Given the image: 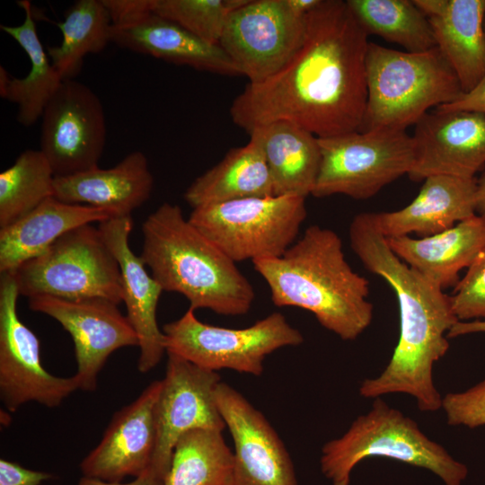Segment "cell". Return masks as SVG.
Instances as JSON below:
<instances>
[{"instance_id":"cell-1","label":"cell","mask_w":485,"mask_h":485,"mask_svg":"<svg viewBox=\"0 0 485 485\" xmlns=\"http://www.w3.org/2000/svg\"><path fill=\"white\" fill-rule=\"evenodd\" d=\"M368 44L346 1L322 0L307 15L305 37L294 57L235 97L233 122L248 132L288 121L317 137L358 130L367 101Z\"/></svg>"},{"instance_id":"cell-2","label":"cell","mask_w":485,"mask_h":485,"mask_svg":"<svg viewBox=\"0 0 485 485\" xmlns=\"http://www.w3.org/2000/svg\"><path fill=\"white\" fill-rule=\"evenodd\" d=\"M348 237L363 266L392 287L400 310V336L392 356L378 376L361 383L360 395L375 399L405 393L415 399L419 410H438L443 397L434 384L433 367L446 354L447 333L458 322L451 295L391 250L375 212L357 214Z\"/></svg>"},{"instance_id":"cell-3","label":"cell","mask_w":485,"mask_h":485,"mask_svg":"<svg viewBox=\"0 0 485 485\" xmlns=\"http://www.w3.org/2000/svg\"><path fill=\"white\" fill-rule=\"evenodd\" d=\"M252 263L276 306L307 310L344 340L357 339L370 325L369 282L349 266L334 231L311 225L280 257Z\"/></svg>"},{"instance_id":"cell-4","label":"cell","mask_w":485,"mask_h":485,"mask_svg":"<svg viewBox=\"0 0 485 485\" xmlns=\"http://www.w3.org/2000/svg\"><path fill=\"white\" fill-rule=\"evenodd\" d=\"M140 255L163 291L184 295L190 308L246 314L255 293L232 259L185 219L181 207L162 204L142 225Z\"/></svg>"},{"instance_id":"cell-5","label":"cell","mask_w":485,"mask_h":485,"mask_svg":"<svg viewBox=\"0 0 485 485\" xmlns=\"http://www.w3.org/2000/svg\"><path fill=\"white\" fill-rule=\"evenodd\" d=\"M367 101L358 131L406 130L430 108L451 103L463 91L437 47L408 52L369 42Z\"/></svg>"},{"instance_id":"cell-6","label":"cell","mask_w":485,"mask_h":485,"mask_svg":"<svg viewBox=\"0 0 485 485\" xmlns=\"http://www.w3.org/2000/svg\"><path fill=\"white\" fill-rule=\"evenodd\" d=\"M370 456L427 469L438 476L444 485H462L468 475L465 464L426 436L411 418L380 397L341 436L322 446L321 470L328 479L338 481L349 478L353 468Z\"/></svg>"},{"instance_id":"cell-7","label":"cell","mask_w":485,"mask_h":485,"mask_svg":"<svg viewBox=\"0 0 485 485\" xmlns=\"http://www.w3.org/2000/svg\"><path fill=\"white\" fill-rule=\"evenodd\" d=\"M11 272L19 294L28 298L103 297L118 304L123 302L119 265L98 227L91 224L66 233Z\"/></svg>"},{"instance_id":"cell-8","label":"cell","mask_w":485,"mask_h":485,"mask_svg":"<svg viewBox=\"0 0 485 485\" xmlns=\"http://www.w3.org/2000/svg\"><path fill=\"white\" fill-rule=\"evenodd\" d=\"M305 198L255 197L193 208L189 221L234 262L280 257L306 218Z\"/></svg>"},{"instance_id":"cell-9","label":"cell","mask_w":485,"mask_h":485,"mask_svg":"<svg viewBox=\"0 0 485 485\" xmlns=\"http://www.w3.org/2000/svg\"><path fill=\"white\" fill-rule=\"evenodd\" d=\"M163 332L167 354L207 370L231 369L255 376L263 373L269 354L304 341L303 334L278 312L251 326L230 329L204 323L189 308L181 318L163 325Z\"/></svg>"},{"instance_id":"cell-10","label":"cell","mask_w":485,"mask_h":485,"mask_svg":"<svg viewBox=\"0 0 485 485\" xmlns=\"http://www.w3.org/2000/svg\"><path fill=\"white\" fill-rule=\"evenodd\" d=\"M318 141L322 160L312 192L315 198L343 194L367 199L408 175L415 163L414 141L406 130H356Z\"/></svg>"},{"instance_id":"cell-11","label":"cell","mask_w":485,"mask_h":485,"mask_svg":"<svg viewBox=\"0 0 485 485\" xmlns=\"http://www.w3.org/2000/svg\"><path fill=\"white\" fill-rule=\"evenodd\" d=\"M307 16L287 0H247L228 16L219 46L250 84L278 72L302 46Z\"/></svg>"},{"instance_id":"cell-12","label":"cell","mask_w":485,"mask_h":485,"mask_svg":"<svg viewBox=\"0 0 485 485\" xmlns=\"http://www.w3.org/2000/svg\"><path fill=\"white\" fill-rule=\"evenodd\" d=\"M20 295L12 272L0 278V397L14 412L35 401L48 408L59 406L78 388L75 377H58L41 363L40 342L19 318Z\"/></svg>"},{"instance_id":"cell-13","label":"cell","mask_w":485,"mask_h":485,"mask_svg":"<svg viewBox=\"0 0 485 485\" xmlns=\"http://www.w3.org/2000/svg\"><path fill=\"white\" fill-rule=\"evenodd\" d=\"M106 134L105 113L99 97L81 82L63 80L41 116L40 150L55 176L98 167Z\"/></svg>"},{"instance_id":"cell-14","label":"cell","mask_w":485,"mask_h":485,"mask_svg":"<svg viewBox=\"0 0 485 485\" xmlns=\"http://www.w3.org/2000/svg\"><path fill=\"white\" fill-rule=\"evenodd\" d=\"M118 305L103 297L29 298L31 310L55 319L71 335L77 366L74 376L80 390L92 392L97 388L98 375L114 351L138 346L135 330Z\"/></svg>"},{"instance_id":"cell-15","label":"cell","mask_w":485,"mask_h":485,"mask_svg":"<svg viewBox=\"0 0 485 485\" xmlns=\"http://www.w3.org/2000/svg\"><path fill=\"white\" fill-rule=\"evenodd\" d=\"M167 356L154 409L156 442L150 464L165 477L181 436L195 428H225L215 397L220 375L176 355Z\"/></svg>"},{"instance_id":"cell-16","label":"cell","mask_w":485,"mask_h":485,"mask_svg":"<svg viewBox=\"0 0 485 485\" xmlns=\"http://www.w3.org/2000/svg\"><path fill=\"white\" fill-rule=\"evenodd\" d=\"M215 397L234 442L233 485H298L288 451L266 417L222 381Z\"/></svg>"},{"instance_id":"cell-17","label":"cell","mask_w":485,"mask_h":485,"mask_svg":"<svg viewBox=\"0 0 485 485\" xmlns=\"http://www.w3.org/2000/svg\"><path fill=\"white\" fill-rule=\"evenodd\" d=\"M413 181L434 174L475 178L485 168V113L428 111L415 125Z\"/></svg>"},{"instance_id":"cell-18","label":"cell","mask_w":485,"mask_h":485,"mask_svg":"<svg viewBox=\"0 0 485 485\" xmlns=\"http://www.w3.org/2000/svg\"><path fill=\"white\" fill-rule=\"evenodd\" d=\"M162 380L116 411L98 445L81 462L83 476L110 482L142 474L151 464L156 442L154 409Z\"/></svg>"},{"instance_id":"cell-19","label":"cell","mask_w":485,"mask_h":485,"mask_svg":"<svg viewBox=\"0 0 485 485\" xmlns=\"http://www.w3.org/2000/svg\"><path fill=\"white\" fill-rule=\"evenodd\" d=\"M132 227L133 220L128 216L110 217L100 223L98 229L119 265L126 316L138 339L137 369L146 374L155 367L166 353L164 335L156 318L158 301L163 290L147 273L141 257L130 249L128 237Z\"/></svg>"},{"instance_id":"cell-20","label":"cell","mask_w":485,"mask_h":485,"mask_svg":"<svg viewBox=\"0 0 485 485\" xmlns=\"http://www.w3.org/2000/svg\"><path fill=\"white\" fill-rule=\"evenodd\" d=\"M110 38L119 48L169 63L222 75H241L219 45L208 43L152 12L122 24H111Z\"/></svg>"},{"instance_id":"cell-21","label":"cell","mask_w":485,"mask_h":485,"mask_svg":"<svg viewBox=\"0 0 485 485\" xmlns=\"http://www.w3.org/2000/svg\"><path fill=\"white\" fill-rule=\"evenodd\" d=\"M476 178L430 175L403 208L375 212L378 227L386 238L411 233L423 237L437 234L476 215Z\"/></svg>"},{"instance_id":"cell-22","label":"cell","mask_w":485,"mask_h":485,"mask_svg":"<svg viewBox=\"0 0 485 485\" xmlns=\"http://www.w3.org/2000/svg\"><path fill=\"white\" fill-rule=\"evenodd\" d=\"M153 186L146 156L134 151L111 168L55 177L54 197L104 209L110 217L128 216L149 198Z\"/></svg>"},{"instance_id":"cell-23","label":"cell","mask_w":485,"mask_h":485,"mask_svg":"<svg viewBox=\"0 0 485 485\" xmlns=\"http://www.w3.org/2000/svg\"><path fill=\"white\" fill-rule=\"evenodd\" d=\"M427 15L436 47L463 93L485 75V0H414Z\"/></svg>"},{"instance_id":"cell-24","label":"cell","mask_w":485,"mask_h":485,"mask_svg":"<svg viewBox=\"0 0 485 485\" xmlns=\"http://www.w3.org/2000/svg\"><path fill=\"white\" fill-rule=\"evenodd\" d=\"M391 250L443 290L455 287L459 272L468 269L485 249V216L478 214L437 234L415 239L386 238Z\"/></svg>"},{"instance_id":"cell-25","label":"cell","mask_w":485,"mask_h":485,"mask_svg":"<svg viewBox=\"0 0 485 485\" xmlns=\"http://www.w3.org/2000/svg\"><path fill=\"white\" fill-rule=\"evenodd\" d=\"M110 217L104 209L50 197L31 212L0 228V272H11L40 255L66 233Z\"/></svg>"},{"instance_id":"cell-26","label":"cell","mask_w":485,"mask_h":485,"mask_svg":"<svg viewBox=\"0 0 485 485\" xmlns=\"http://www.w3.org/2000/svg\"><path fill=\"white\" fill-rule=\"evenodd\" d=\"M260 148L269 167L274 196L312 195L320 171L318 137L288 122L274 121L247 132Z\"/></svg>"},{"instance_id":"cell-27","label":"cell","mask_w":485,"mask_h":485,"mask_svg":"<svg viewBox=\"0 0 485 485\" xmlns=\"http://www.w3.org/2000/svg\"><path fill=\"white\" fill-rule=\"evenodd\" d=\"M17 4L24 12L23 22L14 26L1 24L0 28L24 50L31 67L26 76L16 78L0 66V96L17 105V121L30 127L41 118L63 79L38 36L31 3L20 0Z\"/></svg>"},{"instance_id":"cell-28","label":"cell","mask_w":485,"mask_h":485,"mask_svg":"<svg viewBox=\"0 0 485 485\" xmlns=\"http://www.w3.org/2000/svg\"><path fill=\"white\" fill-rule=\"evenodd\" d=\"M271 196L274 193L269 167L260 148L252 140L229 150L219 163L197 177L184 193L192 208Z\"/></svg>"},{"instance_id":"cell-29","label":"cell","mask_w":485,"mask_h":485,"mask_svg":"<svg viewBox=\"0 0 485 485\" xmlns=\"http://www.w3.org/2000/svg\"><path fill=\"white\" fill-rule=\"evenodd\" d=\"M222 433L195 428L181 436L163 485H233L234 454Z\"/></svg>"},{"instance_id":"cell-30","label":"cell","mask_w":485,"mask_h":485,"mask_svg":"<svg viewBox=\"0 0 485 485\" xmlns=\"http://www.w3.org/2000/svg\"><path fill=\"white\" fill-rule=\"evenodd\" d=\"M57 25L62 33L61 43L46 49L62 79H75L84 58L100 53L110 42V15L102 0H77Z\"/></svg>"},{"instance_id":"cell-31","label":"cell","mask_w":485,"mask_h":485,"mask_svg":"<svg viewBox=\"0 0 485 485\" xmlns=\"http://www.w3.org/2000/svg\"><path fill=\"white\" fill-rule=\"evenodd\" d=\"M354 17L369 36L423 52L436 47L427 15L414 0H347Z\"/></svg>"},{"instance_id":"cell-32","label":"cell","mask_w":485,"mask_h":485,"mask_svg":"<svg viewBox=\"0 0 485 485\" xmlns=\"http://www.w3.org/2000/svg\"><path fill=\"white\" fill-rule=\"evenodd\" d=\"M54 172L39 150L28 149L0 173V228L54 197Z\"/></svg>"},{"instance_id":"cell-33","label":"cell","mask_w":485,"mask_h":485,"mask_svg":"<svg viewBox=\"0 0 485 485\" xmlns=\"http://www.w3.org/2000/svg\"><path fill=\"white\" fill-rule=\"evenodd\" d=\"M247 0H151L152 13L219 45L229 14Z\"/></svg>"},{"instance_id":"cell-34","label":"cell","mask_w":485,"mask_h":485,"mask_svg":"<svg viewBox=\"0 0 485 485\" xmlns=\"http://www.w3.org/2000/svg\"><path fill=\"white\" fill-rule=\"evenodd\" d=\"M451 299L458 321L485 320V249L454 287Z\"/></svg>"},{"instance_id":"cell-35","label":"cell","mask_w":485,"mask_h":485,"mask_svg":"<svg viewBox=\"0 0 485 485\" xmlns=\"http://www.w3.org/2000/svg\"><path fill=\"white\" fill-rule=\"evenodd\" d=\"M448 425L475 428L485 425V380L460 392L442 398Z\"/></svg>"},{"instance_id":"cell-36","label":"cell","mask_w":485,"mask_h":485,"mask_svg":"<svg viewBox=\"0 0 485 485\" xmlns=\"http://www.w3.org/2000/svg\"><path fill=\"white\" fill-rule=\"evenodd\" d=\"M52 477L49 472L30 470L6 459L0 460V485H40Z\"/></svg>"},{"instance_id":"cell-37","label":"cell","mask_w":485,"mask_h":485,"mask_svg":"<svg viewBox=\"0 0 485 485\" xmlns=\"http://www.w3.org/2000/svg\"><path fill=\"white\" fill-rule=\"evenodd\" d=\"M437 110H471L485 113V75L470 92L463 93L456 101L440 105Z\"/></svg>"},{"instance_id":"cell-38","label":"cell","mask_w":485,"mask_h":485,"mask_svg":"<svg viewBox=\"0 0 485 485\" xmlns=\"http://www.w3.org/2000/svg\"><path fill=\"white\" fill-rule=\"evenodd\" d=\"M164 479V475L149 466L142 474L130 482H110L83 476L75 485H163Z\"/></svg>"},{"instance_id":"cell-39","label":"cell","mask_w":485,"mask_h":485,"mask_svg":"<svg viewBox=\"0 0 485 485\" xmlns=\"http://www.w3.org/2000/svg\"><path fill=\"white\" fill-rule=\"evenodd\" d=\"M478 332H485V320L458 321L448 331L447 338H456Z\"/></svg>"},{"instance_id":"cell-40","label":"cell","mask_w":485,"mask_h":485,"mask_svg":"<svg viewBox=\"0 0 485 485\" xmlns=\"http://www.w3.org/2000/svg\"><path fill=\"white\" fill-rule=\"evenodd\" d=\"M321 2L322 0H287L290 8L303 16H307Z\"/></svg>"},{"instance_id":"cell-41","label":"cell","mask_w":485,"mask_h":485,"mask_svg":"<svg viewBox=\"0 0 485 485\" xmlns=\"http://www.w3.org/2000/svg\"><path fill=\"white\" fill-rule=\"evenodd\" d=\"M476 214L485 216V171L477 179L476 190Z\"/></svg>"},{"instance_id":"cell-42","label":"cell","mask_w":485,"mask_h":485,"mask_svg":"<svg viewBox=\"0 0 485 485\" xmlns=\"http://www.w3.org/2000/svg\"><path fill=\"white\" fill-rule=\"evenodd\" d=\"M348 484H349V478H346V479L333 482V485H348Z\"/></svg>"}]
</instances>
